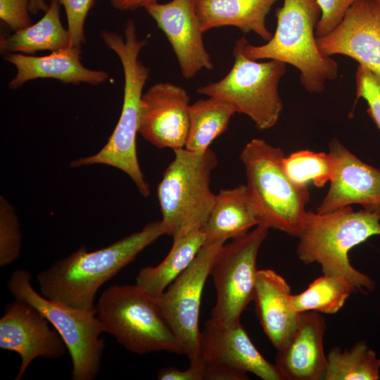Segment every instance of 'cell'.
<instances>
[{
	"instance_id": "cell-1",
	"label": "cell",
	"mask_w": 380,
	"mask_h": 380,
	"mask_svg": "<svg viewBox=\"0 0 380 380\" xmlns=\"http://www.w3.org/2000/svg\"><path fill=\"white\" fill-rule=\"evenodd\" d=\"M165 234L167 229L159 220L95 251L89 252L82 246L37 274L40 293L78 310L94 311L100 287Z\"/></svg>"
},
{
	"instance_id": "cell-2",
	"label": "cell",
	"mask_w": 380,
	"mask_h": 380,
	"mask_svg": "<svg viewBox=\"0 0 380 380\" xmlns=\"http://www.w3.org/2000/svg\"><path fill=\"white\" fill-rule=\"evenodd\" d=\"M376 235H380L379 214L355 211L350 205L324 214L306 211L296 254L305 265L319 264L323 274L344 279L356 292L369 293L376 283L352 265L349 252Z\"/></svg>"
},
{
	"instance_id": "cell-3",
	"label": "cell",
	"mask_w": 380,
	"mask_h": 380,
	"mask_svg": "<svg viewBox=\"0 0 380 380\" xmlns=\"http://www.w3.org/2000/svg\"><path fill=\"white\" fill-rule=\"evenodd\" d=\"M103 42L118 56L124 72V95L121 114L106 144L96 154L71 162L72 167L103 164L127 174L139 192L148 197L151 190L139 163L136 137L139 133V106L150 70L140 61L141 49L147 39H139L132 20L127 21L124 37L117 32L101 30Z\"/></svg>"
},
{
	"instance_id": "cell-4",
	"label": "cell",
	"mask_w": 380,
	"mask_h": 380,
	"mask_svg": "<svg viewBox=\"0 0 380 380\" xmlns=\"http://www.w3.org/2000/svg\"><path fill=\"white\" fill-rule=\"evenodd\" d=\"M274 34L263 45L255 46L245 37L238 40L244 55L253 60H277L300 71L303 87L310 93L324 91L325 83L338 76V65L319 50L315 36L321 17L317 0H284L276 10Z\"/></svg>"
},
{
	"instance_id": "cell-5",
	"label": "cell",
	"mask_w": 380,
	"mask_h": 380,
	"mask_svg": "<svg viewBox=\"0 0 380 380\" xmlns=\"http://www.w3.org/2000/svg\"><path fill=\"white\" fill-rule=\"evenodd\" d=\"M284 157L280 147L262 139L251 140L239 156L258 224L298 238L310 192L308 186H298L288 177L283 167Z\"/></svg>"
},
{
	"instance_id": "cell-6",
	"label": "cell",
	"mask_w": 380,
	"mask_h": 380,
	"mask_svg": "<svg viewBox=\"0 0 380 380\" xmlns=\"http://www.w3.org/2000/svg\"><path fill=\"white\" fill-rule=\"evenodd\" d=\"M174 153L158 185L157 196L161 221L167 235L176 239L202 230L205 224L215 198L210 176L218 162L210 148L195 153L184 148Z\"/></svg>"
},
{
	"instance_id": "cell-7",
	"label": "cell",
	"mask_w": 380,
	"mask_h": 380,
	"mask_svg": "<svg viewBox=\"0 0 380 380\" xmlns=\"http://www.w3.org/2000/svg\"><path fill=\"white\" fill-rule=\"evenodd\" d=\"M96 311L103 332L132 353L165 351L183 355L156 298L136 284L106 289L96 304Z\"/></svg>"
},
{
	"instance_id": "cell-8",
	"label": "cell",
	"mask_w": 380,
	"mask_h": 380,
	"mask_svg": "<svg viewBox=\"0 0 380 380\" xmlns=\"http://www.w3.org/2000/svg\"><path fill=\"white\" fill-rule=\"evenodd\" d=\"M31 279L27 270H16L10 276L7 288L15 298L37 309L59 334L71 358L72 379H94L105 346L96 311L78 310L47 298L34 289Z\"/></svg>"
},
{
	"instance_id": "cell-9",
	"label": "cell",
	"mask_w": 380,
	"mask_h": 380,
	"mask_svg": "<svg viewBox=\"0 0 380 380\" xmlns=\"http://www.w3.org/2000/svg\"><path fill=\"white\" fill-rule=\"evenodd\" d=\"M233 56L229 72L220 80L198 87V94L230 103L237 113L249 117L259 130L272 128L283 110L278 86L286 64L277 60L250 59L243 53L239 40Z\"/></svg>"
},
{
	"instance_id": "cell-10",
	"label": "cell",
	"mask_w": 380,
	"mask_h": 380,
	"mask_svg": "<svg viewBox=\"0 0 380 380\" xmlns=\"http://www.w3.org/2000/svg\"><path fill=\"white\" fill-rule=\"evenodd\" d=\"M269 228L257 225L246 234L224 243L213 262L210 276L216 291L210 321L218 326H232L253 300L257 256Z\"/></svg>"
},
{
	"instance_id": "cell-11",
	"label": "cell",
	"mask_w": 380,
	"mask_h": 380,
	"mask_svg": "<svg viewBox=\"0 0 380 380\" xmlns=\"http://www.w3.org/2000/svg\"><path fill=\"white\" fill-rule=\"evenodd\" d=\"M224 243L204 244L190 265L156 299L189 362L198 359L202 293L215 257Z\"/></svg>"
},
{
	"instance_id": "cell-12",
	"label": "cell",
	"mask_w": 380,
	"mask_h": 380,
	"mask_svg": "<svg viewBox=\"0 0 380 380\" xmlns=\"http://www.w3.org/2000/svg\"><path fill=\"white\" fill-rule=\"evenodd\" d=\"M0 348L20 357L15 380L23 378L34 359H58L68 351L48 319L34 307L16 298L6 305L0 319Z\"/></svg>"
},
{
	"instance_id": "cell-13",
	"label": "cell",
	"mask_w": 380,
	"mask_h": 380,
	"mask_svg": "<svg viewBox=\"0 0 380 380\" xmlns=\"http://www.w3.org/2000/svg\"><path fill=\"white\" fill-rule=\"evenodd\" d=\"M198 359L204 366L232 372L241 380L248 379L247 373L263 380H286L255 348L241 322L224 327L206 320L200 333Z\"/></svg>"
},
{
	"instance_id": "cell-14",
	"label": "cell",
	"mask_w": 380,
	"mask_h": 380,
	"mask_svg": "<svg viewBox=\"0 0 380 380\" xmlns=\"http://www.w3.org/2000/svg\"><path fill=\"white\" fill-rule=\"evenodd\" d=\"M190 96L181 86L158 82L142 94L139 133L158 148L185 147Z\"/></svg>"
},
{
	"instance_id": "cell-15",
	"label": "cell",
	"mask_w": 380,
	"mask_h": 380,
	"mask_svg": "<svg viewBox=\"0 0 380 380\" xmlns=\"http://www.w3.org/2000/svg\"><path fill=\"white\" fill-rule=\"evenodd\" d=\"M333 173L329 190L315 212H333L351 204L380 215V169L359 159L338 139L329 143Z\"/></svg>"
},
{
	"instance_id": "cell-16",
	"label": "cell",
	"mask_w": 380,
	"mask_h": 380,
	"mask_svg": "<svg viewBox=\"0 0 380 380\" xmlns=\"http://www.w3.org/2000/svg\"><path fill=\"white\" fill-rule=\"evenodd\" d=\"M316 41L323 55L350 57L380 78V2H355L338 27Z\"/></svg>"
},
{
	"instance_id": "cell-17",
	"label": "cell",
	"mask_w": 380,
	"mask_h": 380,
	"mask_svg": "<svg viewBox=\"0 0 380 380\" xmlns=\"http://www.w3.org/2000/svg\"><path fill=\"white\" fill-rule=\"evenodd\" d=\"M144 8L165 34L185 79L194 77L204 69H213L192 0H172L165 4L156 1Z\"/></svg>"
},
{
	"instance_id": "cell-18",
	"label": "cell",
	"mask_w": 380,
	"mask_h": 380,
	"mask_svg": "<svg viewBox=\"0 0 380 380\" xmlns=\"http://www.w3.org/2000/svg\"><path fill=\"white\" fill-rule=\"evenodd\" d=\"M326 322L319 312L300 313L287 344L277 350L275 364L286 380H322L327 367L323 346Z\"/></svg>"
},
{
	"instance_id": "cell-19",
	"label": "cell",
	"mask_w": 380,
	"mask_h": 380,
	"mask_svg": "<svg viewBox=\"0 0 380 380\" xmlns=\"http://www.w3.org/2000/svg\"><path fill=\"white\" fill-rule=\"evenodd\" d=\"M291 296L282 276L271 269L258 270L253 300L262 328L277 350L287 344L298 326L300 313Z\"/></svg>"
},
{
	"instance_id": "cell-20",
	"label": "cell",
	"mask_w": 380,
	"mask_h": 380,
	"mask_svg": "<svg viewBox=\"0 0 380 380\" xmlns=\"http://www.w3.org/2000/svg\"><path fill=\"white\" fill-rule=\"evenodd\" d=\"M81 52L80 47L69 46L44 56L20 53L7 54L5 60L17 70L8 87L18 89L25 82L39 78H52L75 84L84 82L96 85L105 82L109 77L108 72L84 67L80 61Z\"/></svg>"
},
{
	"instance_id": "cell-21",
	"label": "cell",
	"mask_w": 380,
	"mask_h": 380,
	"mask_svg": "<svg viewBox=\"0 0 380 380\" xmlns=\"http://www.w3.org/2000/svg\"><path fill=\"white\" fill-rule=\"evenodd\" d=\"M279 0H192L201 31L233 26L243 33L255 32L268 42L272 37L266 17Z\"/></svg>"
},
{
	"instance_id": "cell-22",
	"label": "cell",
	"mask_w": 380,
	"mask_h": 380,
	"mask_svg": "<svg viewBox=\"0 0 380 380\" xmlns=\"http://www.w3.org/2000/svg\"><path fill=\"white\" fill-rule=\"evenodd\" d=\"M257 225L246 185L221 189L202 229L204 244L239 238Z\"/></svg>"
},
{
	"instance_id": "cell-23",
	"label": "cell",
	"mask_w": 380,
	"mask_h": 380,
	"mask_svg": "<svg viewBox=\"0 0 380 380\" xmlns=\"http://www.w3.org/2000/svg\"><path fill=\"white\" fill-rule=\"evenodd\" d=\"M60 5L58 0H50L48 9L38 22L11 34L1 36V53L28 55L72 46L68 30L63 27L61 20Z\"/></svg>"
},
{
	"instance_id": "cell-24",
	"label": "cell",
	"mask_w": 380,
	"mask_h": 380,
	"mask_svg": "<svg viewBox=\"0 0 380 380\" xmlns=\"http://www.w3.org/2000/svg\"><path fill=\"white\" fill-rule=\"evenodd\" d=\"M204 243L202 230L173 239L169 253L160 263L139 271L136 284L156 299L190 265Z\"/></svg>"
},
{
	"instance_id": "cell-25",
	"label": "cell",
	"mask_w": 380,
	"mask_h": 380,
	"mask_svg": "<svg viewBox=\"0 0 380 380\" xmlns=\"http://www.w3.org/2000/svg\"><path fill=\"white\" fill-rule=\"evenodd\" d=\"M236 113L232 104L215 97L200 99L190 104L184 148L195 153L207 151L213 141L227 129Z\"/></svg>"
},
{
	"instance_id": "cell-26",
	"label": "cell",
	"mask_w": 380,
	"mask_h": 380,
	"mask_svg": "<svg viewBox=\"0 0 380 380\" xmlns=\"http://www.w3.org/2000/svg\"><path fill=\"white\" fill-rule=\"evenodd\" d=\"M380 358L365 341L350 348L335 346L327 355L324 380H379Z\"/></svg>"
},
{
	"instance_id": "cell-27",
	"label": "cell",
	"mask_w": 380,
	"mask_h": 380,
	"mask_svg": "<svg viewBox=\"0 0 380 380\" xmlns=\"http://www.w3.org/2000/svg\"><path fill=\"white\" fill-rule=\"evenodd\" d=\"M355 289L344 279L323 274L311 282L308 288L292 294L294 308L299 313L313 311L332 315L344 305Z\"/></svg>"
},
{
	"instance_id": "cell-28",
	"label": "cell",
	"mask_w": 380,
	"mask_h": 380,
	"mask_svg": "<svg viewBox=\"0 0 380 380\" xmlns=\"http://www.w3.org/2000/svg\"><path fill=\"white\" fill-rule=\"evenodd\" d=\"M283 167L288 177L296 184L308 186L312 182L322 187L333 173V159L329 153L300 150L284 157Z\"/></svg>"
},
{
	"instance_id": "cell-29",
	"label": "cell",
	"mask_w": 380,
	"mask_h": 380,
	"mask_svg": "<svg viewBox=\"0 0 380 380\" xmlns=\"http://www.w3.org/2000/svg\"><path fill=\"white\" fill-rule=\"evenodd\" d=\"M21 233L13 208L1 196L0 211V266L15 261L20 253Z\"/></svg>"
},
{
	"instance_id": "cell-30",
	"label": "cell",
	"mask_w": 380,
	"mask_h": 380,
	"mask_svg": "<svg viewBox=\"0 0 380 380\" xmlns=\"http://www.w3.org/2000/svg\"><path fill=\"white\" fill-rule=\"evenodd\" d=\"M64 7L68 32L72 46L80 47L85 42L84 23L89 11L95 4V0H58Z\"/></svg>"
},
{
	"instance_id": "cell-31",
	"label": "cell",
	"mask_w": 380,
	"mask_h": 380,
	"mask_svg": "<svg viewBox=\"0 0 380 380\" xmlns=\"http://www.w3.org/2000/svg\"><path fill=\"white\" fill-rule=\"evenodd\" d=\"M357 1L317 0L321 10V17L315 29L316 37H324L338 27L350 7Z\"/></svg>"
},
{
	"instance_id": "cell-32",
	"label": "cell",
	"mask_w": 380,
	"mask_h": 380,
	"mask_svg": "<svg viewBox=\"0 0 380 380\" xmlns=\"http://www.w3.org/2000/svg\"><path fill=\"white\" fill-rule=\"evenodd\" d=\"M29 0H0V19L14 32L32 25Z\"/></svg>"
},
{
	"instance_id": "cell-33",
	"label": "cell",
	"mask_w": 380,
	"mask_h": 380,
	"mask_svg": "<svg viewBox=\"0 0 380 380\" xmlns=\"http://www.w3.org/2000/svg\"><path fill=\"white\" fill-rule=\"evenodd\" d=\"M159 380H203L204 366L198 359L191 361L188 368L179 369L174 367L160 369L157 374Z\"/></svg>"
},
{
	"instance_id": "cell-34",
	"label": "cell",
	"mask_w": 380,
	"mask_h": 380,
	"mask_svg": "<svg viewBox=\"0 0 380 380\" xmlns=\"http://www.w3.org/2000/svg\"><path fill=\"white\" fill-rule=\"evenodd\" d=\"M158 0H109L110 4L120 11H132L141 7H145L146 5Z\"/></svg>"
},
{
	"instance_id": "cell-35",
	"label": "cell",
	"mask_w": 380,
	"mask_h": 380,
	"mask_svg": "<svg viewBox=\"0 0 380 380\" xmlns=\"http://www.w3.org/2000/svg\"><path fill=\"white\" fill-rule=\"evenodd\" d=\"M49 8L45 0H29V11L33 15L37 14L39 11L46 12Z\"/></svg>"
},
{
	"instance_id": "cell-36",
	"label": "cell",
	"mask_w": 380,
	"mask_h": 380,
	"mask_svg": "<svg viewBox=\"0 0 380 380\" xmlns=\"http://www.w3.org/2000/svg\"><path fill=\"white\" fill-rule=\"evenodd\" d=\"M376 1H379V2H380V0H376Z\"/></svg>"
}]
</instances>
